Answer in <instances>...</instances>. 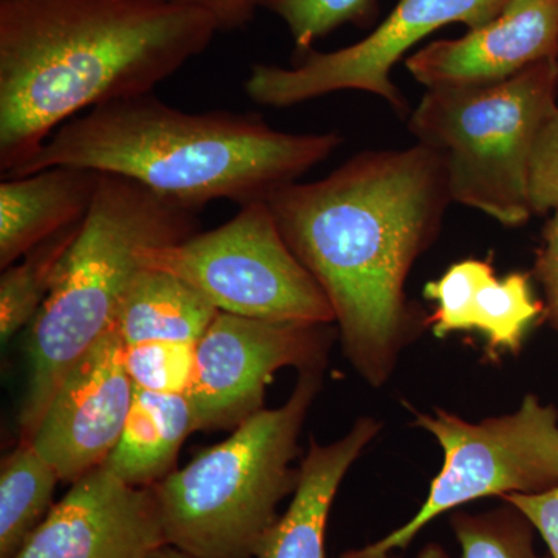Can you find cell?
Listing matches in <instances>:
<instances>
[{"label":"cell","mask_w":558,"mask_h":558,"mask_svg":"<svg viewBox=\"0 0 558 558\" xmlns=\"http://www.w3.org/2000/svg\"><path fill=\"white\" fill-rule=\"evenodd\" d=\"M446 165L416 143L355 154L326 178L267 199L293 255L328 296L352 365L374 387L411 325L405 282L451 204Z\"/></svg>","instance_id":"6da1fadb"},{"label":"cell","mask_w":558,"mask_h":558,"mask_svg":"<svg viewBox=\"0 0 558 558\" xmlns=\"http://www.w3.org/2000/svg\"><path fill=\"white\" fill-rule=\"evenodd\" d=\"M218 32L170 0H0L2 178L69 120L153 94Z\"/></svg>","instance_id":"7a4b0ae2"},{"label":"cell","mask_w":558,"mask_h":558,"mask_svg":"<svg viewBox=\"0 0 558 558\" xmlns=\"http://www.w3.org/2000/svg\"><path fill=\"white\" fill-rule=\"evenodd\" d=\"M341 143L336 131H278L256 113L186 112L148 94L69 120L10 178L83 168L134 180L201 211L216 201L240 207L267 201L329 159Z\"/></svg>","instance_id":"3957f363"},{"label":"cell","mask_w":558,"mask_h":558,"mask_svg":"<svg viewBox=\"0 0 558 558\" xmlns=\"http://www.w3.org/2000/svg\"><path fill=\"white\" fill-rule=\"evenodd\" d=\"M197 213L134 180L100 174L78 236L31 325L21 440L33 438L70 368L119 323L124 300L145 269L142 253L197 233Z\"/></svg>","instance_id":"277c9868"},{"label":"cell","mask_w":558,"mask_h":558,"mask_svg":"<svg viewBox=\"0 0 558 558\" xmlns=\"http://www.w3.org/2000/svg\"><path fill=\"white\" fill-rule=\"evenodd\" d=\"M319 373L301 371L284 405L260 410L153 486L168 545L191 558H256L279 502L299 486L300 470L290 464Z\"/></svg>","instance_id":"5b68a950"},{"label":"cell","mask_w":558,"mask_h":558,"mask_svg":"<svg viewBox=\"0 0 558 558\" xmlns=\"http://www.w3.org/2000/svg\"><path fill=\"white\" fill-rule=\"evenodd\" d=\"M558 109V60L512 78L428 89L409 130L446 165L451 201L520 227L531 219L529 161L539 130Z\"/></svg>","instance_id":"8992f818"},{"label":"cell","mask_w":558,"mask_h":558,"mask_svg":"<svg viewBox=\"0 0 558 558\" xmlns=\"http://www.w3.org/2000/svg\"><path fill=\"white\" fill-rule=\"evenodd\" d=\"M142 256L145 269L180 279L219 312L275 323H336L328 296L293 255L267 201L242 205L218 229Z\"/></svg>","instance_id":"52a82bcc"},{"label":"cell","mask_w":558,"mask_h":558,"mask_svg":"<svg viewBox=\"0 0 558 558\" xmlns=\"http://www.w3.org/2000/svg\"><path fill=\"white\" fill-rule=\"evenodd\" d=\"M416 424L438 439L446 457L427 499L405 524L341 558H385L409 548L442 513L475 499L542 494L558 486V411L537 396H526L509 416L480 424L442 410L435 416L416 413Z\"/></svg>","instance_id":"ba28073f"},{"label":"cell","mask_w":558,"mask_h":558,"mask_svg":"<svg viewBox=\"0 0 558 558\" xmlns=\"http://www.w3.org/2000/svg\"><path fill=\"white\" fill-rule=\"evenodd\" d=\"M510 0H399L376 31L365 39L333 51H304L293 68L253 64L244 83L256 105L290 108L336 92L373 94L398 113L409 102L392 83V68L407 51L433 32L450 24L469 31L495 20Z\"/></svg>","instance_id":"9c48e42d"},{"label":"cell","mask_w":558,"mask_h":558,"mask_svg":"<svg viewBox=\"0 0 558 558\" xmlns=\"http://www.w3.org/2000/svg\"><path fill=\"white\" fill-rule=\"evenodd\" d=\"M328 325H300L218 312L196 348L189 399L197 429H234L263 409L278 369H322Z\"/></svg>","instance_id":"30bf717a"},{"label":"cell","mask_w":558,"mask_h":558,"mask_svg":"<svg viewBox=\"0 0 558 558\" xmlns=\"http://www.w3.org/2000/svg\"><path fill=\"white\" fill-rule=\"evenodd\" d=\"M134 395L117 323L65 374L28 442L75 483L116 449Z\"/></svg>","instance_id":"8fae6325"},{"label":"cell","mask_w":558,"mask_h":558,"mask_svg":"<svg viewBox=\"0 0 558 558\" xmlns=\"http://www.w3.org/2000/svg\"><path fill=\"white\" fill-rule=\"evenodd\" d=\"M165 545L153 487L101 465L72 483L14 558H146Z\"/></svg>","instance_id":"7c38bea8"},{"label":"cell","mask_w":558,"mask_h":558,"mask_svg":"<svg viewBox=\"0 0 558 558\" xmlns=\"http://www.w3.org/2000/svg\"><path fill=\"white\" fill-rule=\"evenodd\" d=\"M558 60V0H510L462 38L439 39L405 60L427 89L499 83L539 61Z\"/></svg>","instance_id":"4fadbf2b"},{"label":"cell","mask_w":558,"mask_h":558,"mask_svg":"<svg viewBox=\"0 0 558 558\" xmlns=\"http://www.w3.org/2000/svg\"><path fill=\"white\" fill-rule=\"evenodd\" d=\"M379 429L377 421L363 417L337 442L322 446L312 440L292 502L260 538L256 558H326L330 506L349 468Z\"/></svg>","instance_id":"5bb4252c"},{"label":"cell","mask_w":558,"mask_h":558,"mask_svg":"<svg viewBox=\"0 0 558 558\" xmlns=\"http://www.w3.org/2000/svg\"><path fill=\"white\" fill-rule=\"evenodd\" d=\"M98 172L73 167L3 178L0 183V269L27 255L58 231L86 218Z\"/></svg>","instance_id":"9a60e30c"},{"label":"cell","mask_w":558,"mask_h":558,"mask_svg":"<svg viewBox=\"0 0 558 558\" xmlns=\"http://www.w3.org/2000/svg\"><path fill=\"white\" fill-rule=\"evenodd\" d=\"M196 432L189 395L135 387L119 444L102 468L134 487H153L174 472L183 442Z\"/></svg>","instance_id":"2e32d148"},{"label":"cell","mask_w":558,"mask_h":558,"mask_svg":"<svg viewBox=\"0 0 558 558\" xmlns=\"http://www.w3.org/2000/svg\"><path fill=\"white\" fill-rule=\"evenodd\" d=\"M218 312L199 292L172 275L143 269L121 307V341L124 348L197 347Z\"/></svg>","instance_id":"e0dca14e"},{"label":"cell","mask_w":558,"mask_h":558,"mask_svg":"<svg viewBox=\"0 0 558 558\" xmlns=\"http://www.w3.org/2000/svg\"><path fill=\"white\" fill-rule=\"evenodd\" d=\"M57 470L21 440L0 469V558H14L53 508Z\"/></svg>","instance_id":"ac0fdd59"},{"label":"cell","mask_w":558,"mask_h":558,"mask_svg":"<svg viewBox=\"0 0 558 558\" xmlns=\"http://www.w3.org/2000/svg\"><path fill=\"white\" fill-rule=\"evenodd\" d=\"M84 220V219H83ZM83 220L40 242L2 270L0 277V339L5 344L43 310L65 253L78 236Z\"/></svg>","instance_id":"d6986e66"},{"label":"cell","mask_w":558,"mask_h":558,"mask_svg":"<svg viewBox=\"0 0 558 558\" xmlns=\"http://www.w3.org/2000/svg\"><path fill=\"white\" fill-rule=\"evenodd\" d=\"M543 312L545 306L532 295L527 274L513 271L498 279L494 271L468 301V328L481 330L492 351L517 352L529 326Z\"/></svg>","instance_id":"ffe728a7"},{"label":"cell","mask_w":558,"mask_h":558,"mask_svg":"<svg viewBox=\"0 0 558 558\" xmlns=\"http://www.w3.org/2000/svg\"><path fill=\"white\" fill-rule=\"evenodd\" d=\"M450 523L462 558H550L539 556L534 526L508 502L506 508L480 515L453 513Z\"/></svg>","instance_id":"44dd1931"},{"label":"cell","mask_w":558,"mask_h":558,"mask_svg":"<svg viewBox=\"0 0 558 558\" xmlns=\"http://www.w3.org/2000/svg\"><path fill=\"white\" fill-rule=\"evenodd\" d=\"M264 9L284 22L296 49L304 53L341 25L368 20L374 0H267Z\"/></svg>","instance_id":"7402d4cb"},{"label":"cell","mask_w":558,"mask_h":558,"mask_svg":"<svg viewBox=\"0 0 558 558\" xmlns=\"http://www.w3.org/2000/svg\"><path fill=\"white\" fill-rule=\"evenodd\" d=\"M196 348L191 344L123 347L124 365L135 387L189 395Z\"/></svg>","instance_id":"603a6c76"},{"label":"cell","mask_w":558,"mask_h":558,"mask_svg":"<svg viewBox=\"0 0 558 558\" xmlns=\"http://www.w3.org/2000/svg\"><path fill=\"white\" fill-rule=\"evenodd\" d=\"M492 271L494 266L488 260L465 259L453 264L438 281L427 282L425 299L438 303L429 318L436 337L442 339L454 330H468V301Z\"/></svg>","instance_id":"cb8c5ba5"},{"label":"cell","mask_w":558,"mask_h":558,"mask_svg":"<svg viewBox=\"0 0 558 558\" xmlns=\"http://www.w3.org/2000/svg\"><path fill=\"white\" fill-rule=\"evenodd\" d=\"M529 207L532 215L558 209V109L546 120L529 161Z\"/></svg>","instance_id":"d4e9b609"},{"label":"cell","mask_w":558,"mask_h":558,"mask_svg":"<svg viewBox=\"0 0 558 558\" xmlns=\"http://www.w3.org/2000/svg\"><path fill=\"white\" fill-rule=\"evenodd\" d=\"M502 499L531 521L548 546L550 558H558V486L542 494H512Z\"/></svg>","instance_id":"484cf974"},{"label":"cell","mask_w":558,"mask_h":558,"mask_svg":"<svg viewBox=\"0 0 558 558\" xmlns=\"http://www.w3.org/2000/svg\"><path fill=\"white\" fill-rule=\"evenodd\" d=\"M535 277L545 292V315L558 332V209L543 231V245L534 267Z\"/></svg>","instance_id":"4316f807"},{"label":"cell","mask_w":558,"mask_h":558,"mask_svg":"<svg viewBox=\"0 0 558 558\" xmlns=\"http://www.w3.org/2000/svg\"><path fill=\"white\" fill-rule=\"evenodd\" d=\"M180 5L191 7L208 14L219 32L238 31L255 17L256 11L264 9L267 0H170Z\"/></svg>","instance_id":"83f0119b"},{"label":"cell","mask_w":558,"mask_h":558,"mask_svg":"<svg viewBox=\"0 0 558 558\" xmlns=\"http://www.w3.org/2000/svg\"><path fill=\"white\" fill-rule=\"evenodd\" d=\"M385 558H399L389 554V556ZM417 558H450L449 553L442 548V546L438 545V543H429V545L425 546L424 549L418 553Z\"/></svg>","instance_id":"f1b7e54d"},{"label":"cell","mask_w":558,"mask_h":558,"mask_svg":"<svg viewBox=\"0 0 558 558\" xmlns=\"http://www.w3.org/2000/svg\"><path fill=\"white\" fill-rule=\"evenodd\" d=\"M146 558H191V557L189 556V554L183 553V550L174 548V546L165 545V546H161V548L154 550V553H150L149 556Z\"/></svg>","instance_id":"f546056e"}]
</instances>
